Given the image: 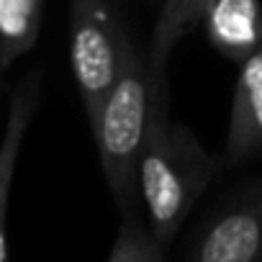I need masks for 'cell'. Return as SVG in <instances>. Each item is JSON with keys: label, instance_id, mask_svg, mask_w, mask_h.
Returning a JSON list of instances; mask_svg holds the SVG:
<instances>
[{"label": "cell", "instance_id": "obj_6", "mask_svg": "<svg viewBox=\"0 0 262 262\" xmlns=\"http://www.w3.org/2000/svg\"><path fill=\"white\" fill-rule=\"evenodd\" d=\"M39 88H41V72L34 70L31 75H26V80L13 93L6 131H3V139H0V262L8 259V229H6L8 201H11L18 155H21V147L26 139V128L39 105Z\"/></svg>", "mask_w": 262, "mask_h": 262}, {"label": "cell", "instance_id": "obj_4", "mask_svg": "<svg viewBox=\"0 0 262 262\" xmlns=\"http://www.w3.org/2000/svg\"><path fill=\"white\" fill-rule=\"evenodd\" d=\"M188 257L195 262L262 259V183L219 206L195 231Z\"/></svg>", "mask_w": 262, "mask_h": 262}, {"label": "cell", "instance_id": "obj_1", "mask_svg": "<svg viewBox=\"0 0 262 262\" xmlns=\"http://www.w3.org/2000/svg\"><path fill=\"white\" fill-rule=\"evenodd\" d=\"M149 80L152 105L139 162V195L152 234L170 247L188 211L221 170V160L206 152L188 126L170 121L162 75Z\"/></svg>", "mask_w": 262, "mask_h": 262}, {"label": "cell", "instance_id": "obj_5", "mask_svg": "<svg viewBox=\"0 0 262 262\" xmlns=\"http://www.w3.org/2000/svg\"><path fill=\"white\" fill-rule=\"evenodd\" d=\"M239 64L226 137L229 165H239L262 152V41Z\"/></svg>", "mask_w": 262, "mask_h": 262}, {"label": "cell", "instance_id": "obj_2", "mask_svg": "<svg viewBox=\"0 0 262 262\" xmlns=\"http://www.w3.org/2000/svg\"><path fill=\"white\" fill-rule=\"evenodd\" d=\"M152 105V80L147 59L134 49L131 39L123 41L121 72L108 90L98 121L93 123L95 147L108 188L121 213H139V162L144 152Z\"/></svg>", "mask_w": 262, "mask_h": 262}, {"label": "cell", "instance_id": "obj_8", "mask_svg": "<svg viewBox=\"0 0 262 262\" xmlns=\"http://www.w3.org/2000/svg\"><path fill=\"white\" fill-rule=\"evenodd\" d=\"M206 6H208V0H165L162 3V11L155 24L152 41H149V57H147L149 77L165 75L170 52L190 29H195L203 21Z\"/></svg>", "mask_w": 262, "mask_h": 262}, {"label": "cell", "instance_id": "obj_10", "mask_svg": "<svg viewBox=\"0 0 262 262\" xmlns=\"http://www.w3.org/2000/svg\"><path fill=\"white\" fill-rule=\"evenodd\" d=\"M165 257V247L152 234L149 221L139 213H126L111 249V262H160Z\"/></svg>", "mask_w": 262, "mask_h": 262}, {"label": "cell", "instance_id": "obj_3", "mask_svg": "<svg viewBox=\"0 0 262 262\" xmlns=\"http://www.w3.org/2000/svg\"><path fill=\"white\" fill-rule=\"evenodd\" d=\"M123 41L111 0H70V62L90 126L121 72Z\"/></svg>", "mask_w": 262, "mask_h": 262}, {"label": "cell", "instance_id": "obj_11", "mask_svg": "<svg viewBox=\"0 0 262 262\" xmlns=\"http://www.w3.org/2000/svg\"><path fill=\"white\" fill-rule=\"evenodd\" d=\"M3 72H6V64H3V59H0V80H3Z\"/></svg>", "mask_w": 262, "mask_h": 262}, {"label": "cell", "instance_id": "obj_7", "mask_svg": "<svg viewBox=\"0 0 262 262\" xmlns=\"http://www.w3.org/2000/svg\"><path fill=\"white\" fill-rule=\"evenodd\" d=\"M203 24L208 41L226 59L242 62L262 41V3L259 0H208Z\"/></svg>", "mask_w": 262, "mask_h": 262}, {"label": "cell", "instance_id": "obj_9", "mask_svg": "<svg viewBox=\"0 0 262 262\" xmlns=\"http://www.w3.org/2000/svg\"><path fill=\"white\" fill-rule=\"evenodd\" d=\"M41 8L44 0H0V59L6 67L36 44Z\"/></svg>", "mask_w": 262, "mask_h": 262}]
</instances>
